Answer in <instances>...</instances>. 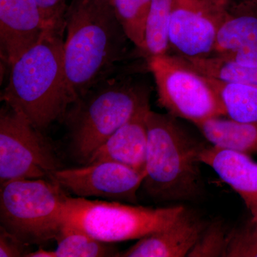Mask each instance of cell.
<instances>
[{"instance_id": "4316f807", "label": "cell", "mask_w": 257, "mask_h": 257, "mask_svg": "<svg viewBox=\"0 0 257 257\" xmlns=\"http://www.w3.org/2000/svg\"><path fill=\"white\" fill-rule=\"evenodd\" d=\"M104 1L111 2V3H113V0H104Z\"/></svg>"}, {"instance_id": "d6986e66", "label": "cell", "mask_w": 257, "mask_h": 257, "mask_svg": "<svg viewBox=\"0 0 257 257\" xmlns=\"http://www.w3.org/2000/svg\"><path fill=\"white\" fill-rule=\"evenodd\" d=\"M175 0H152L145 28L144 59L170 54L169 30Z\"/></svg>"}, {"instance_id": "44dd1931", "label": "cell", "mask_w": 257, "mask_h": 257, "mask_svg": "<svg viewBox=\"0 0 257 257\" xmlns=\"http://www.w3.org/2000/svg\"><path fill=\"white\" fill-rule=\"evenodd\" d=\"M152 0H113L115 15L140 55L145 48V28Z\"/></svg>"}, {"instance_id": "9c48e42d", "label": "cell", "mask_w": 257, "mask_h": 257, "mask_svg": "<svg viewBox=\"0 0 257 257\" xmlns=\"http://www.w3.org/2000/svg\"><path fill=\"white\" fill-rule=\"evenodd\" d=\"M228 6L226 0H175L169 30L174 55L185 58L212 55Z\"/></svg>"}, {"instance_id": "4fadbf2b", "label": "cell", "mask_w": 257, "mask_h": 257, "mask_svg": "<svg viewBox=\"0 0 257 257\" xmlns=\"http://www.w3.org/2000/svg\"><path fill=\"white\" fill-rule=\"evenodd\" d=\"M199 160L239 194L257 224L256 162L246 154L214 146L204 147Z\"/></svg>"}, {"instance_id": "7402d4cb", "label": "cell", "mask_w": 257, "mask_h": 257, "mask_svg": "<svg viewBox=\"0 0 257 257\" xmlns=\"http://www.w3.org/2000/svg\"><path fill=\"white\" fill-rule=\"evenodd\" d=\"M229 234L222 221H209L187 257H226Z\"/></svg>"}, {"instance_id": "9a60e30c", "label": "cell", "mask_w": 257, "mask_h": 257, "mask_svg": "<svg viewBox=\"0 0 257 257\" xmlns=\"http://www.w3.org/2000/svg\"><path fill=\"white\" fill-rule=\"evenodd\" d=\"M257 48V0L229 3L212 55Z\"/></svg>"}, {"instance_id": "30bf717a", "label": "cell", "mask_w": 257, "mask_h": 257, "mask_svg": "<svg viewBox=\"0 0 257 257\" xmlns=\"http://www.w3.org/2000/svg\"><path fill=\"white\" fill-rule=\"evenodd\" d=\"M145 172L113 162L99 161L81 167L59 169L51 180L76 197L136 204Z\"/></svg>"}, {"instance_id": "cb8c5ba5", "label": "cell", "mask_w": 257, "mask_h": 257, "mask_svg": "<svg viewBox=\"0 0 257 257\" xmlns=\"http://www.w3.org/2000/svg\"><path fill=\"white\" fill-rule=\"evenodd\" d=\"M47 28L50 31L63 35L66 28V0H35Z\"/></svg>"}, {"instance_id": "6da1fadb", "label": "cell", "mask_w": 257, "mask_h": 257, "mask_svg": "<svg viewBox=\"0 0 257 257\" xmlns=\"http://www.w3.org/2000/svg\"><path fill=\"white\" fill-rule=\"evenodd\" d=\"M65 23L64 70L73 102L96 83L124 70L120 64L130 40L111 2L72 0Z\"/></svg>"}, {"instance_id": "5b68a950", "label": "cell", "mask_w": 257, "mask_h": 257, "mask_svg": "<svg viewBox=\"0 0 257 257\" xmlns=\"http://www.w3.org/2000/svg\"><path fill=\"white\" fill-rule=\"evenodd\" d=\"M185 209L183 205L152 208L67 196L62 225L81 230L104 242H121L140 239L168 227Z\"/></svg>"}, {"instance_id": "ba28073f", "label": "cell", "mask_w": 257, "mask_h": 257, "mask_svg": "<svg viewBox=\"0 0 257 257\" xmlns=\"http://www.w3.org/2000/svg\"><path fill=\"white\" fill-rule=\"evenodd\" d=\"M60 169L50 145L25 115L5 104L0 111V182L51 179Z\"/></svg>"}, {"instance_id": "603a6c76", "label": "cell", "mask_w": 257, "mask_h": 257, "mask_svg": "<svg viewBox=\"0 0 257 257\" xmlns=\"http://www.w3.org/2000/svg\"><path fill=\"white\" fill-rule=\"evenodd\" d=\"M226 257H257L256 223L229 231Z\"/></svg>"}, {"instance_id": "e0dca14e", "label": "cell", "mask_w": 257, "mask_h": 257, "mask_svg": "<svg viewBox=\"0 0 257 257\" xmlns=\"http://www.w3.org/2000/svg\"><path fill=\"white\" fill-rule=\"evenodd\" d=\"M207 77L220 97L226 116L241 122H257V87Z\"/></svg>"}, {"instance_id": "d4e9b609", "label": "cell", "mask_w": 257, "mask_h": 257, "mask_svg": "<svg viewBox=\"0 0 257 257\" xmlns=\"http://www.w3.org/2000/svg\"><path fill=\"white\" fill-rule=\"evenodd\" d=\"M28 246L14 235L0 227V257H26L30 252L28 251Z\"/></svg>"}, {"instance_id": "8992f818", "label": "cell", "mask_w": 257, "mask_h": 257, "mask_svg": "<svg viewBox=\"0 0 257 257\" xmlns=\"http://www.w3.org/2000/svg\"><path fill=\"white\" fill-rule=\"evenodd\" d=\"M67 197L48 179H14L1 184L0 227L28 245L55 239L62 229Z\"/></svg>"}, {"instance_id": "7c38bea8", "label": "cell", "mask_w": 257, "mask_h": 257, "mask_svg": "<svg viewBox=\"0 0 257 257\" xmlns=\"http://www.w3.org/2000/svg\"><path fill=\"white\" fill-rule=\"evenodd\" d=\"M208 223L186 208L168 227L138 239L118 257L187 256Z\"/></svg>"}, {"instance_id": "52a82bcc", "label": "cell", "mask_w": 257, "mask_h": 257, "mask_svg": "<svg viewBox=\"0 0 257 257\" xmlns=\"http://www.w3.org/2000/svg\"><path fill=\"white\" fill-rule=\"evenodd\" d=\"M156 84L158 102L168 114L194 124L226 116L219 94L207 76L187 65L178 56H153L145 59Z\"/></svg>"}, {"instance_id": "7a4b0ae2", "label": "cell", "mask_w": 257, "mask_h": 257, "mask_svg": "<svg viewBox=\"0 0 257 257\" xmlns=\"http://www.w3.org/2000/svg\"><path fill=\"white\" fill-rule=\"evenodd\" d=\"M63 47V35L47 32L10 66L9 81L2 92L1 100L40 131L63 118L72 102Z\"/></svg>"}, {"instance_id": "5bb4252c", "label": "cell", "mask_w": 257, "mask_h": 257, "mask_svg": "<svg viewBox=\"0 0 257 257\" xmlns=\"http://www.w3.org/2000/svg\"><path fill=\"white\" fill-rule=\"evenodd\" d=\"M150 109V106H147L138 111L93 153L87 164L113 161L145 172L148 142L147 116Z\"/></svg>"}, {"instance_id": "3957f363", "label": "cell", "mask_w": 257, "mask_h": 257, "mask_svg": "<svg viewBox=\"0 0 257 257\" xmlns=\"http://www.w3.org/2000/svg\"><path fill=\"white\" fill-rule=\"evenodd\" d=\"M150 92L124 70L96 83L69 106L63 119L72 155L86 165L106 140L150 106Z\"/></svg>"}, {"instance_id": "2e32d148", "label": "cell", "mask_w": 257, "mask_h": 257, "mask_svg": "<svg viewBox=\"0 0 257 257\" xmlns=\"http://www.w3.org/2000/svg\"><path fill=\"white\" fill-rule=\"evenodd\" d=\"M195 125L212 146L248 155L257 153V122H241L218 116Z\"/></svg>"}, {"instance_id": "484cf974", "label": "cell", "mask_w": 257, "mask_h": 257, "mask_svg": "<svg viewBox=\"0 0 257 257\" xmlns=\"http://www.w3.org/2000/svg\"><path fill=\"white\" fill-rule=\"evenodd\" d=\"M226 2H228L229 3H235V2H239L241 1V0H226Z\"/></svg>"}, {"instance_id": "ffe728a7", "label": "cell", "mask_w": 257, "mask_h": 257, "mask_svg": "<svg viewBox=\"0 0 257 257\" xmlns=\"http://www.w3.org/2000/svg\"><path fill=\"white\" fill-rule=\"evenodd\" d=\"M179 57L189 67L207 77L257 87V67L239 65L214 55L199 58Z\"/></svg>"}, {"instance_id": "277c9868", "label": "cell", "mask_w": 257, "mask_h": 257, "mask_svg": "<svg viewBox=\"0 0 257 257\" xmlns=\"http://www.w3.org/2000/svg\"><path fill=\"white\" fill-rule=\"evenodd\" d=\"M147 126L144 190L158 202L189 201L199 197L203 189L199 155L204 146L170 114L150 109Z\"/></svg>"}, {"instance_id": "8fae6325", "label": "cell", "mask_w": 257, "mask_h": 257, "mask_svg": "<svg viewBox=\"0 0 257 257\" xmlns=\"http://www.w3.org/2000/svg\"><path fill=\"white\" fill-rule=\"evenodd\" d=\"M48 31L35 0H0V52L10 67Z\"/></svg>"}, {"instance_id": "ac0fdd59", "label": "cell", "mask_w": 257, "mask_h": 257, "mask_svg": "<svg viewBox=\"0 0 257 257\" xmlns=\"http://www.w3.org/2000/svg\"><path fill=\"white\" fill-rule=\"evenodd\" d=\"M57 248L48 250L49 257L118 256L112 243L104 242L71 226L62 225L56 236Z\"/></svg>"}]
</instances>
